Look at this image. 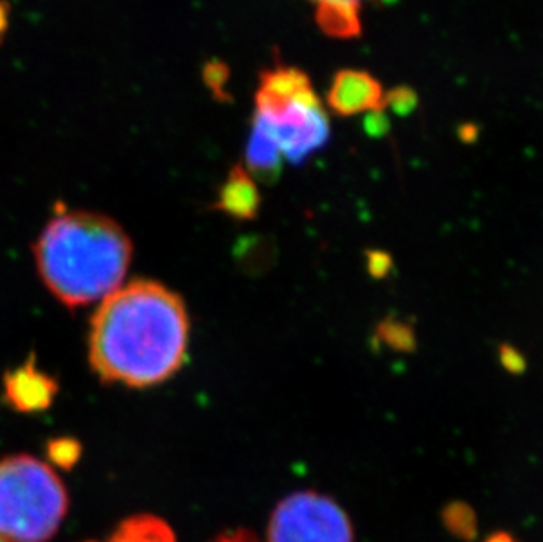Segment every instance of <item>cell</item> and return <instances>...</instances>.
Segmentation results:
<instances>
[{"label":"cell","instance_id":"cell-1","mask_svg":"<svg viewBox=\"0 0 543 542\" xmlns=\"http://www.w3.org/2000/svg\"><path fill=\"white\" fill-rule=\"evenodd\" d=\"M185 303L155 280H134L97 308L88 335V359L108 384L152 388L169 381L189 347Z\"/></svg>","mask_w":543,"mask_h":542},{"label":"cell","instance_id":"cell-2","mask_svg":"<svg viewBox=\"0 0 543 542\" xmlns=\"http://www.w3.org/2000/svg\"><path fill=\"white\" fill-rule=\"evenodd\" d=\"M44 286L66 307H87L122 286L132 242L120 224L99 213H57L34 245Z\"/></svg>","mask_w":543,"mask_h":542},{"label":"cell","instance_id":"cell-3","mask_svg":"<svg viewBox=\"0 0 543 542\" xmlns=\"http://www.w3.org/2000/svg\"><path fill=\"white\" fill-rule=\"evenodd\" d=\"M254 122L280 148L283 161L301 164L331 140V124L308 74L276 66L261 76L255 94Z\"/></svg>","mask_w":543,"mask_h":542},{"label":"cell","instance_id":"cell-4","mask_svg":"<svg viewBox=\"0 0 543 542\" xmlns=\"http://www.w3.org/2000/svg\"><path fill=\"white\" fill-rule=\"evenodd\" d=\"M69 509L64 483L30 455L0 460V541L48 542Z\"/></svg>","mask_w":543,"mask_h":542},{"label":"cell","instance_id":"cell-5","mask_svg":"<svg viewBox=\"0 0 543 542\" xmlns=\"http://www.w3.org/2000/svg\"><path fill=\"white\" fill-rule=\"evenodd\" d=\"M268 542H354V528L338 502L317 491H297L271 514Z\"/></svg>","mask_w":543,"mask_h":542},{"label":"cell","instance_id":"cell-6","mask_svg":"<svg viewBox=\"0 0 543 542\" xmlns=\"http://www.w3.org/2000/svg\"><path fill=\"white\" fill-rule=\"evenodd\" d=\"M327 104L338 117L384 111V88L366 71L343 69L333 78L327 92Z\"/></svg>","mask_w":543,"mask_h":542},{"label":"cell","instance_id":"cell-7","mask_svg":"<svg viewBox=\"0 0 543 542\" xmlns=\"http://www.w3.org/2000/svg\"><path fill=\"white\" fill-rule=\"evenodd\" d=\"M6 396L18 411H41L53 400L55 384L50 377L29 365L8 375Z\"/></svg>","mask_w":543,"mask_h":542},{"label":"cell","instance_id":"cell-8","mask_svg":"<svg viewBox=\"0 0 543 542\" xmlns=\"http://www.w3.org/2000/svg\"><path fill=\"white\" fill-rule=\"evenodd\" d=\"M217 203L222 212L234 219H254L261 206V194L257 191L255 180L247 169L243 166L232 169L231 175L220 191Z\"/></svg>","mask_w":543,"mask_h":542},{"label":"cell","instance_id":"cell-9","mask_svg":"<svg viewBox=\"0 0 543 542\" xmlns=\"http://www.w3.org/2000/svg\"><path fill=\"white\" fill-rule=\"evenodd\" d=\"M317 22L327 36L350 39L361 34V9L364 0H312Z\"/></svg>","mask_w":543,"mask_h":542},{"label":"cell","instance_id":"cell-10","mask_svg":"<svg viewBox=\"0 0 543 542\" xmlns=\"http://www.w3.org/2000/svg\"><path fill=\"white\" fill-rule=\"evenodd\" d=\"M283 155L264 129L252 124L247 145V171L254 180L271 184L282 171Z\"/></svg>","mask_w":543,"mask_h":542},{"label":"cell","instance_id":"cell-11","mask_svg":"<svg viewBox=\"0 0 543 542\" xmlns=\"http://www.w3.org/2000/svg\"><path fill=\"white\" fill-rule=\"evenodd\" d=\"M87 542H176L166 521L152 514H138L122 521L106 541Z\"/></svg>","mask_w":543,"mask_h":542},{"label":"cell","instance_id":"cell-12","mask_svg":"<svg viewBox=\"0 0 543 542\" xmlns=\"http://www.w3.org/2000/svg\"><path fill=\"white\" fill-rule=\"evenodd\" d=\"M443 525L450 534L464 542H471L477 537V514L464 502H450L443 509Z\"/></svg>","mask_w":543,"mask_h":542},{"label":"cell","instance_id":"cell-13","mask_svg":"<svg viewBox=\"0 0 543 542\" xmlns=\"http://www.w3.org/2000/svg\"><path fill=\"white\" fill-rule=\"evenodd\" d=\"M377 337L384 344L389 345L391 349L399 352L413 351L415 344H417L415 331L408 324L398 321V319H392V317L380 323L377 330Z\"/></svg>","mask_w":543,"mask_h":542},{"label":"cell","instance_id":"cell-14","mask_svg":"<svg viewBox=\"0 0 543 542\" xmlns=\"http://www.w3.org/2000/svg\"><path fill=\"white\" fill-rule=\"evenodd\" d=\"M417 103V97L410 90L405 88H398V90H392L389 96H385V106H391L392 110L399 113V115H405L408 111L415 108Z\"/></svg>","mask_w":543,"mask_h":542},{"label":"cell","instance_id":"cell-15","mask_svg":"<svg viewBox=\"0 0 543 542\" xmlns=\"http://www.w3.org/2000/svg\"><path fill=\"white\" fill-rule=\"evenodd\" d=\"M500 361L503 368L510 374H522L526 370V359L512 345L503 344L500 347Z\"/></svg>","mask_w":543,"mask_h":542},{"label":"cell","instance_id":"cell-16","mask_svg":"<svg viewBox=\"0 0 543 542\" xmlns=\"http://www.w3.org/2000/svg\"><path fill=\"white\" fill-rule=\"evenodd\" d=\"M368 270L375 279H384L392 266V259L389 254L382 250H370L368 254Z\"/></svg>","mask_w":543,"mask_h":542},{"label":"cell","instance_id":"cell-17","mask_svg":"<svg viewBox=\"0 0 543 542\" xmlns=\"http://www.w3.org/2000/svg\"><path fill=\"white\" fill-rule=\"evenodd\" d=\"M211 542H261L257 539V535L248 532L245 528H238V530H227L222 534L217 535Z\"/></svg>","mask_w":543,"mask_h":542},{"label":"cell","instance_id":"cell-18","mask_svg":"<svg viewBox=\"0 0 543 542\" xmlns=\"http://www.w3.org/2000/svg\"><path fill=\"white\" fill-rule=\"evenodd\" d=\"M484 542H519V541L515 539L514 535L508 534V532H503V530H500V532H494V534L489 535V537H487L486 541Z\"/></svg>","mask_w":543,"mask_h":542},{"label":"cell","instance_id":"cell-19","mask_svg":"<svg viewBox=\"0 0 543 542\" xmlns=\"http://www.w3.org/2000/svg\"><path fill=\"white\" fill-rule=\"evenodd\" d=\"M0 542H4V541H0Z\"/></svg>","mask_w":543,"mask_h":542}]
</instances>
